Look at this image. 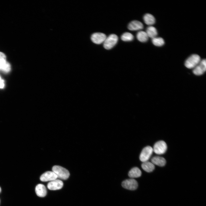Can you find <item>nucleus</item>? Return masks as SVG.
Masks as SVG:
<instances>
[{"instance_id":"5","label":"nucleus","mask_w":206,"mask_h":206,"mask_svg":"<svg viewBox=\"0 0 206 206\" xmlns=\"http://www.w3.org/2000/svg\"><path fill=\"white\" fill-rule=\"evenodd\" d=\"M153 152V148L150 146L145 147L142 150L140 155L139 159L142 162L148 161L150 158Z\"/></svg>"},{"instance_id":"24","label":"nucleus","mask_w":206,"mask_h":206,"mask_svg":"<svg viewBox=\"0 0 206 206\" xmlns=\"http://www.w3.org/2000/svg\"><path fill=\"white\" fill-rule=\"evenodd\" d=\"M1 187H0V193L1 192Z\"/></svg>"},{"instance_id":"21","label":"nucleus","mask_w":206,"mask_h":206,"mask_svg":"<svg viewBox=\"0 0 206 206\" xmlns=\"http://www.w3.org/2000/svg\"><path fill=\"white\" fill-rule=\"evenodd\" d=\"M7 62L6 55L3 53L0 52V70Z\"/></svg>"},{"instance_id":"15","label":"nucleus","mask_w":206,"mask_h":206,"mask_svg":"<svg viewBox=\"0 0 206 206\" xmlns=\"http://www.w3.org/2000/svg\"><path fill=\"white\" fill-rule=\"evenodd\" d=\"M141 174V171L139 168L134 167L129 171L128 175L130 177L133 179L140 177Z\"/></svg>"},{"instance_id":"20","label":"nucleus","mask_w":206,"mask_h":206,"mask_svg":"<svg viewBox=\"0 0 206 206\" xmlns=\"http://www.w3.org/2000/svg\"><path fill=\"white\" fill-rule=\"evenodd\" d=\"M134 37L131 33L126 32L123 33L121 37V40L124 41H132L134 39Z\"/></svg>"},{"instance_id":"16","label":"nucleus","mask_w":206,"mask_h":206,"mask_svg":"<svg viewBox=\"0 0 206 206\" xmlns=\"http://www.w3.org/2000/svg\"><path fill=\"white\" fill-rule=\"evenodd\" d=\"M141 167L143 170L148 173L152 171L155 168L154 165L151 162L148 161L143 162Z\"/></svg>"},{"instance_id":"1","label":"nucleus","mask_w":206,"mask_h":206,"mask_svg":"<svg viewBox=\"0 0 206 206\" xmlns=\"http://www.w3.org/2000/svg\"><path fill=\"white\" fill-rule=\"evenodd\" d=\"M200 56L197 54H193L189 56L186 60L185 65L189 69H193L201 60Z\"/></svg>"},{"instance_id":"4","label":"nucleus","mask_w":206,"mask_h":206,"mask_svg":"<svg viewBox=\"0 0 206 206\" xmlns=\"http://www.w3.org/2000/svg\"><path fill=\"white\" fill-rule=\"evenodd\" d=\"M153 148V151L158 154H164L167 149V146L166 142L163 140L156 142L154 145Z\"/></svg>"},{"instance_id":"6","label":"nucleus","mask_w":206,"mask_h":206,"mask_svg":"<svg viewBox=\"0 0 206 206\" xmlns=\"http://www.w3.org/2000/svg\"><path fill=\"white\" fill-rule=\"evenodd\" d=\"M122 185L125 189L134 190L137 188L138 184L135 179L131 178L124 181L122 183Z\"/></svg>"},{"instance_id":"19","label":"nucleus","mask_w":206,"mask_h":206,"mask_svg":"<svg viewBox=\"0 0 206 206\" xmlns=\"http://www.w3.org/2000/svg\"><path fill=\"white\" fill-rule=\"evenodd\" d=\"M152 42L154 45L158 47L162 46L165 44L164 40L160 37H156L152 38Z\"/></svg>"},{"instance_id":"23","label":"nucleus","mask_w":206,"mask_h":206,"mask_svg":"<svg viewBox=\"0 0 206 206\" xmlns=\"http://www.w3.org/2000/svg\"><path fill=\"white\" fill-rule=\"evenodd\" d=\"M4 86V81L1 78L0 76V88H3Z\"/></svg>"},{"instance_id":"3","label":"nucleus","mask_w":206,"mask_h":206,"mask_svg":"<svg viewBox=\"0 0 206 206\" xmlns=\"http://www.w3.org/2000/svg\"><path fill=\"white\" fill-rule=\"evenodd\" d=\"M118 40V37L116 35L111 34L106 37L103 42V47L106 49H110L116 45Z\"/></svg>"},{"instance_id":"9","label":"nucleus","mask_w":206,"mask_h":206,"mask_svg":"<svg viewBox=\"0 0 206 206\" xmlns=\"http://www.w3.org/2000/svg\"><path fill=\"white\" fill-rule=\"evenodd\" d=\"M57 177L53 171H48L42 174L40 177V180L42 181H52L56 179Z\"/></svg>"},{"instance_id":"13","label":"nucleus","mask_w":206,"mask_h":206,"mask_svg":"<svg viewBox=\"0 0 206 206\" xmlns=\"http://www.w3.org/2000/svg\"><path fill=\"white\" fill-rule=\"evenodd\" d=\"M151 162L154 165L163 167L165 165L166 163L165 159L163 157L159 156H155L151 159Z\"/></svg>"},{"instance_id":"12","label":"nucleus","mask_w":206,"mask_h":206,"mask_svg":"<svg viewBox=\"0 0 206 206\" xmlns=\"http://www.w3.org/2000/svg\"><path fill=\"white\" fill-rule=\"evenodd\" d=\"M35 191L37 195L39 197H43L47 194V190L45 186L42 184H39L36 187Z\"/></svg>"},{"instance_id":"17","label":"nucleus","mask_w":206,"mask_h":206,"mask_svg":"<svg viewBox=\"0 0 206 206\" xmlns=\"http://www.w3.org/2000/svg\"><path fill=\"white\" fill-rule=\"evenodd\" d=\"M148 37L152 39L157 37L158 32L156 28L151 25L148 27L145 31Z\"/></svg>"},{"instance_id":"8","label":"nucleus","mask_w":206,"mask_h":206,"mask_svg":"<svg viewBox=\"0 0 206 206\" xmlns=\"http://www.w3.org/2000/svg\"><path fill=\"white\" fill-rule=\"evenodd\" d=\"M106 37V35L103 33H95L91 36L92 41L94 43L99 44L103 43Z\"/></svg>"},{"instance_id":"14","label":"nucleus","mask_w":206,"mask_h":206,"mask_svg":"<svg viewBox=\"0 0 206 206\" xmlns=\"http://www.w3.org/2000/svg\"><path fill=\"white\" fill-rule=\"evenodd\" d=\"M143 19L146 24L149 26H151L155 22V19L154 17L150 13H146L143 16Z\"/></svg>"},{"instance_id":"2","label":"nucleus","mask_w":206,"mask_h":206,"mask_svg":"<svg viewBox=\"0 0 206 206\" xmlns=\"http://www.w3.org/2000/svg\"><path fill=\"white\" fill-rule=\"evenodd\" d=\"M52 170L56 175L57 178L63 180L67 179L70 175L69 171L67 169L59 166H54Z\"/></svg>"},{"instance_id":"7","label":"nucleus","mask_w":206,"mask_h":206,"mask_svg":"<svg viewBox=\"0 0 206 206\" xmlns=\"http://www.w3.org/2000/svg\"><path fill=\"white\" fill-rule=\"evenodd\" d=\"M206 70V61L205 59L201 60L199 63L193 70L194 74L197 76H200L203 74Z\"/></svg>"},{"instance_id":"10","label":"nucleus","mask_w":206,"mask_h":206,"mask_svg":"<svg viewBox=\"0 0 206 206\" xmlns=\"http://www.w3.org/2000/svg\"><path fill=\"white\" fill-rule=\"evenodd\" d=\"M63 185L62 181L59 179H55L49 182L47 185V187L50 190H56L61 189Z\"/></svg>"},{"instance_id":"22","label":"nucleus","mask_w":206,"mask_h":206,"mask_svg":"<svg viewBox=\"0 0 206 206\" xmlns=\"http://www.w3.org/2000/svg\"><path fill=\"white\" fill-rule=\"evenodd\" d=\"M11 69V66L10 64L7 62L5 64L1 69L3 72L7 73L9 72Z\"/></svg>"},{"instance_id":"18","label":"nucleus","mask_w":206,"mask_h":206,"mask_svg":"<svg viewBox=\"0 0 206 206\" xmlns=\"http://www.w3.org/2000/svg\"><path fill=\"white\" fill-rule=\"evenodd\" d=\"M136 37L137 39L142 42H145L147 41L149 37L145 31H140L137 33Z\"/></svg>"},{"instance_id":"11","label":"nucleus","mask_w":206,"mask_h":206,"mask_svg":"<svg viewBox=\"0 0 206 206\" xmlns=\"http://www.w3.org/2000/svg\"><path fill=\"white\" fill-rule=\"evenodd\" d=\"M144 27L143 25L140 21L134 20L130 22L128 25V29L131 31H136L142 29Z\"/></svg>"}]
</instances>
